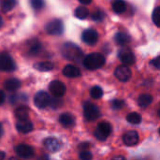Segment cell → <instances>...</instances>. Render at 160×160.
<instances>
[{"mask_svg": "<svg viewBox=\"0 0 160 160\" xmlns=\"http://www.w3.org/2000/svg\"><path fill=\"white\" fill-rule=\"evenodd\" d=\"M61 53L64 56V58H66L68 61L71 62H81L82 60H83V52L81 50V48L72 43V42H66L61 49Z\"/></svg>", "mask_w": 160, "mask_h": 160, "instance_id": "1", "label": "cell"}, {"mask_svg": "<svg viewBox=\"0 0 160 160\" xmlns=\"http://www.w3.org/2000/svg\"><path fill=\"white\" fill-rule=\"evenodd\" d=\"M83 66L89 70H95L100 68L105 64V57L98 52H93L86 55L82 60Z\"/></svg>", "mask_w": 160, "mask_h": 160, "instance_id": "2", "label": "cell"}, {"mask_svg": "<svg viewBox=\"0 0 160 160\" xmlns=\"http://www.w3.org/2000/svg\"><path fill=\"white\" fill-rule=\"evenodd\" d=\"M16 69V64L13 58L7 52L0 53V71L11 72Z\"/></svg>", "mask_w": 160, "mask_h": 160, "instance_id": "3", "label": "cell"}, {"mask_svg": "<svg viewBox=\"0 0 160 160\" xmlns=\"http://www.w3.org/2000/svg\"><path fill=\"white\" fill-rule=\"evenodd\" d=\"M83 115L87 121H95L100 116L99 109L90 102H86L83 106Z\"/></svg>", "mask_w": 160, "mask_h": 160, "instance_id": "4", "label": "cell"}, {"mask_svg": "<svg viewBox=\"0 0 160 160\" xmlns=\"http://www.w3.org/2000/svg\"><path fill=\"white\" fill-rule=\"evenodd\" d=\"M46 31L52 36H60L64 33V23L59 19H53L46 25Z\"/></svg>", "mask_w": 160, "mask_h": 160, "instance_id": "5", "label": "cell"}, {"mask_svg": "<svg viewBox=\"0 0 160 160\" xmlns=\"http://www.w3.org/2000/svg\"><path fill=\"white\" fill-rule=\"evenodd\" d=\"M112 126L108 122H102L98 124L95 131V136L99 141H105L112 133Z\"/></svg>", "mask_w": 160, "mask_h": 160, "instance_id": "6", "label": "cell"}, {"mask_svg": "<svg viewBox=\"0 0 160 160\" xmlns=\"http://www.w3.org/2000/svg\"><path fill=\"white\" fill-rule=\"evenodd\" d=\"M51 98L48 93L44 91L38 92L34 97V104L38 109H44L50 105Z\"/></svg>", "mask_w": 160, "mask_h": 160, "instance_id": "7", "label": "cell"}, {"mask_svg": "<svg viewBox=\"0 0 160 160\" xmlns=\"http://www.w3.org/2000/svg\"><path fill=\"white\" fill-rule=\"evenodd\" d=\"M49 90L54 98H62L66 93V85L60 81H52L49 85Z\"/></svg>", "mask_w": 160, "mask_h": 160, "instance_id": "8", "label": "cell"}, {"mask_svg": "<svg viewBox=\"0 0 160 160\" xmlns=\"http://www.w3.org/2000/svg\"><path fill=\"white\" fill-rule=\"evenodd\" d=\"M118 57H119L120 61L124 65H127V66H131L136 61V57H135L134 53L128 49L120 50V52H118Z\"/></svg>", "mask_w": 160, "mask_h": 160, "instance_id": "9", "label": "cell"}, {"mask_svg": "<svg viewBox=\"0 0 160 160\" xmlns=\"http://www.w3.org/2000/svg\"><path fill=\"white\" fill-rule=\"evenodd\" d=\"M115 77L121 82H128L131 78V70L127 65H122L116 68L114 71Z\"/></svg>", "mask_w": 160, "mask_h": 160, "instance_id": "10", "label": "cell"}, {"mask_svg": "<svg viewBox=\"0 0 160 160\" xmlns=\"http://www.w3.org/2000/svg\"><path fill=\"white\" fill-rule=\"evenodd\" d=\"M82 39L88 45H95L98 40V33L94 29H86L82 32Z\"/></svg>", "mask_w": 160, "mask_h": 160, "instance_id": "11", "label": "cell"}, {"mask_svg": "<svg viewBox=\"0 0 160 160\" xmlns=\"http://www.w3.org/2000/svg\"><path fill=\"white\" fill-rule=\"evenodd\" d=\"M15 152L18 157L22 158H31L34 156V149L27 144H19L15 148Z\"/></svg>", "mask_w": 160, "mask_h": 160, "instance_id": "12", "label": "cell"}, {"mask_svg": "<svg viewBox=\"0 0 160 160\" xmlns=\"http://www.w3.org/2000/svg\"><path fill=\"white\" fill-rule=\"evenodd\" d=\"M43 145L50 152H57L62 148V143L59 140L53 137H49L44 140Z\"/></svg>", "mask_w": 160, "mask_h": 160, "instance_id": "13", "label": "cell"}, {"mask_svg": "<svg viewBox=\"0 0 160 160\" xmlns=\"http://www.w3.org/2000/svg\"><path fill=\"white\" fill-rule=\"evenodd\" d=\"M123 142L126 145L128 146H134L138 143L139 142V134L135 130H130L128 131L124 136H123Z\"/></svg>", "mask_w": 160, "mask_h": 160, "instance_id": "14", "label": "cell"}, {"mask_svg": "<svg viewBox=\"0 0 160 160\" xmlns=\"http://www.w3.org/2000/svg\"><path fill=\"white\" fill-rule=\"evenodd\" d=\"M33 124L28 120H19L18 123L16 124V128L20 133L22 134H26L29 133L33 130Z\"/></svg>", "mask_w": 160, "mask_h": 160, "instance_id": "15", "label": "cell"}, {"mask_svg": "<svg viewBox=\"0 0 160 160\" xmlns=\"http://www.w3.org/2000/svg\"><path fill=\"white\" fill-rule=\"evenodd\" d=\"M59 122L65 128H72L75 125V118L71 113L65 112L60 115Z\"/></svg>", "mask_w": 160, "mask_h": 160, "instance_id": "16", "label": "cell"}, {"mask_svg": "<svg viewBox=\"0 0 160 160\" xmlns=\"http://www.w3.org/2000/svg\"><path fill=\"white\" fill-rule=\"evenodd\" d=\"M63 74L68 78H76L81 75V71L77 67L72 66V65H68L64 68Z\"/></svg>", "mask_w": 160, "mask_h": 160, "instance_id": "17", "label": "cell"}, {"mask_svg": "<svg viewBox=\"0 0 160 160\" xmlns=\"http://www.w3.org/2000/svg\"><path fill=\"white\" fill-rule=\"evenodd\" d=\"M114 40L115 42L120 45V46H125L127 44H128L131 41V38L129 35H128L127 33L124 32H118L115 34L114 36Z\"/></svg>", "mask_w": 160, "mask_h": 160, "instance_id": "18", "label": "cell"}, {"mask_svg": "<svg viewBox=\"0 0 160 160\" xmlns=\"http://www.w3.org/2000/svg\"><path fill=\"white\" fill-rule=\"evenodd\" d=\"M21 85H22L21 82L18 79H15V78L9 79V80H8L5 82V88H6V90H8L9 92L16 91L17 89H19L21 87Z\"/></svg>", "mask_w": 160, "mask_h": 160, "instance_id": "19", "label": "cell"}, {"mask_svg": "<svg viewBox=\"0 0 160 160\" xmlns=\"http://www.w3.org/2000/svg\"><path fill=\"white\" fill-rule=\"evenodd\" d=\"M30 111L25 106H21L15 110V116L18 120H26L29 117Z\"/></svg>", "mask_w": 160, "mask_h": 160, "instance_id": "20", "label": "cell"}, {"mask_svg": "<svg viewBox=\"0 0 160 160\" xmlns=\"http://www.w3.org/2000/svg\"><path fill=\"white\" fill-rule=\"evenodd\" d=\"M153 101V98L149 94H142L138 98V104L142 108H146L148 107Z\"/></svg>", "mask_w": 160, "mask_h": 160, "instance_id": "21", "label": "cell"}, {"mask_svg": "<svg viewBox=\"0 0 160 160\" xmlns=\"http://www.w3.org/2000/svg\"><path fill=\"white\" fill-rule=\"evenodd\" d=\"M17 0H0V8L4 12L10 11L16 6Z\"/></svg>", "mask_w": 160, "mask_h": 160, "instance_id": "22", "label": "cell"}, {"mask_svg": "<svg viewBox=\"0 0 160 160\" xmlns=\"http://www.w3.org/2000/svg\"><path fill=\"white\" fill-rule=\"evenodd\" d=\"M112 9L115 13L121 14L126 11L127 9V4L124 0H115L112 3Z\"/></svg>", "mask_w": 160, "mask_h": 160, "instance_id": "23", "label": "cell"}, {"mask_svg": "<svg viewBox=\"0 0 160 160\" xmlns=\"http://www.w3.org/2000/svg\"><path fill=\"white\" fill-rule=\"evenodd\" d=\"M34 68L38 71H50L54 68V66L52 62H40L35 64Z\"/></svg>", "mask_w": 160, "mask_h": 160, "instance_id": "24", "label": "cell"}, {"mask_svg": "<svg viewBox=\"0 0 160 160\" xmlns=\"http://www.w3.org/2000/svg\"><path fill=\"white\" fill-rule=\"evenodd\" d=\"M89 15V10L85 8V7H78L75 9V16L80 19V20H84L85 18H87Z\"/></svg>", "mask_w": 160, "mask_h": 160, "instance_id": "25", "label": "cell"}, {"mask_svg": "<svg viewBox=\"0 0 160 160\" xmlns=\"http://www.w3.org/2000/svg\"><path fill=\"white\" fill-rule=\"evenodd\" d=\"M127 120L132 125H139L142 122V115L138 112H131L127 116Z\"/></svg>", "mask_w": 160, "mask_h": 160, "instance_id": "26", "label": "cell"}, {"mask_svg": "<svg viewBox=\"0 0 160 160\" xmlns=\"http://www.w3.org/2000/svg\"><path fill=\"white\" fill-rule=\"evenodd\" d=\"M41 50H42V45H41L40 42H38V41L37 40V41H34V42L30 45L29 53L32 54V55H36V54L39 53Z\"/></svg>", "mask_w": 160, "mask_h": 160, "instance_id": "27", "label": "cell"}, {"mask_svg": "<svg viewBox=\"0 0 160 160\" xmlns=\"http://www.w3.org/2000/svg\"><path fill=\"white\" fill-rule=\"evenodd\" d=\"M90 95L94 99H98L103 96V90L99 86H94L90 91Z\"/></svg>", "mask_w": 160, "mask_h": 160, "instance_id": "28", "label": "cell"}, {"mask_svg": "<svg viewBox=\"0 0 160 160\" xmlns=\"http://www.w3.org/2000/svg\"><path fill=\"white\" fill-rule=\"evenodd\" d=\"M152 19H153V22H155V24L160 27V7H158L155 8V10L153 11V14H152Z\"/></svg>", "mask_w": 160, "mask_h": 160, "instance_id": "29", "label": "cell"}, {"mask_svg": "<svg viewBox=\"0 0 160 160\" xmlns=\"http://www.w3.org/2000/svg\"><path fill=\"white\" fill-rule=\"evenodd\" d=\"M91 17H92L93 21L99 22V21H102L105 18V13L102 10H96L95 12L92 13Z\"/></svg>", "mask_w": 160, "mask_h": 160, "instance_id": "30", "label": "cell"}, {"mask_svg": "<svg viewBox=\"0 0 160 160\" xmlns=\"http://www.w3.org/2000/svg\"><path fill=\"white\" fill-rule=\"evenodd\" d=\"M29 1H30L31 7L34 9H37V10L41 9L44 7V5H45L44 0H29Z\"/></svg>", "mask_w": 160, "mask_h": 160, "instance_id": "31", "label": "cell"}, {"mask_svg": "<svg viewBox=\"0 0 160 160\" xmlns=\"http://www.w3.org/2000/svg\"><path fill=\"white\" fill-rule=\"evenodd\" d=\"M111 104H112V108L113 110H120L124 107L125 101L121 100V99H113Z\"/></svg>", "mask_w": 160, "mask_h": 160, "instance_id": "32", "label": "cell"}, {"mask_svg": "<svg viewBox=\"0 0 160 160\" xmlns=\"http://www.w3.org/2000/svg\"><path fill=\"white\" fill-rule=\"evenodd\" d=\"M60 98H51V102H50V105L49 106H51L52 108H53V109H57V108H59L63 103H62V101H61V99H59Z\"/></svg>", "mask_w": 160, "mask_h": 160, "instance_id": "33", "label": "cell"}, {"mask_svg": "<svg viewBox=\"0 0 160 160\" xmlns=\"http://www.w3.org/2000/svg\"><path fill=\"white\" fill-rule=\"evenodd\" d=\"M80 158L82 160H90L93 158V156L92 154L87 151V150H82L81 153H80Z\"/></svg>", "mask_w": 160, "mask_h": 160, "instance_id": "34", "label": "cell"}, {"mask_svg": "<svg viewBox=\"0 0 160 160\" xmlns=\"http://www.w3.org/2000/svg\"><path fill=\"white\" fill-rule=\"evenodd\" d=\"M152 65L156 68H158L160 69V55L159 56H158V57H156L154 60H152Z\"/></svg>", "mask_w": 160, "mask_h": 160, "instance_id": "35", "label": "cell"}, {"mask_svg": "<svg viewBox=\"0 0 160 160\" xmlns=\"http://www.w3.org/2000/svg\"><path fill=\"white\" fill-rule=\"evenodd\" d=\"M5 100H6V95L2 90H0V105H2L5 102Z\"/></svg>", "mask_w": 160, "mask_h": 160, "instance_id": "36", "label": "cell"}, {"mask_svg": "<svg viewBox=\"0 0 160 160\" xmlns=\"http://www.w3.org/2000/svg\"><path fill=\"white\" fill-rule=\"evenodd\" d=\"M80 148L81 149H87V148H89V143H82L81 145H80Z\"/></svg>", "mask_w": 160, "mask_h": 160, "instance_id": "37", "label": "cell"}, {"mask_svg": "<svg viewBox=\"0 0 160 160\" xmlns=\"http://www.w3.org/2000/svg\"><path fill=\"white\" fill-rule=\"evenodd\" d=\"M79 1H80V3H82L83 5H88L92 2V0H79Z\"/></svg>", "mask_w": 160, "mask_h": 160, "instance_id": "38", "label": "cell"}, {"mask_svg": "<svg viewBox=\"0 0 160 160\" xmlns=\"http://www.w3.org/2000/svg\"><path fill=\"white\" fill-rule=\"evenodd\" d=\"M5 158H6V155H5V153H4V152H2V151H0V160L4 159Z\"/></svg>", "mask_w": 160, "mask_h": 160, "instance_id": "39", "label": "cell"}, {"mask_svg": "<svg viewBox=\"0 0 160 160\" xmlns=\"http://www.w3.org/2000/svg\"><path fill=\"white\" fill-rule=\"evenodd\" d=\"M3 135V127H2V125L0 124V137Z\"/></svg>", "mask_w": 160, "mask_h": 160, "instance_id": "40", "label": "cell"}, {"mask_svg": "<svg viewBox=\"0 0 160 160\" xmlns=\"http://www.w3.org/2000/svg\"><path fill=\"white\" fill-rule=\"evenodd\" d=\"M114 159H125V158L124 157H116V158H114Z\"/></svg>", "mask_w": 160, "mask_h": 160, "instance_id": "41", "label": "cell"}, {"mask_svg": "<svg viewBox=\"0 0 160 160\" xmlns=\"http://www.w3.org/2000/svg\"><path fill=\"white\" fill-rule=\"evenodd\" d=\"M2 24H3V20H2V17L0 16V27L2 26Z\"/></svg>", "mask_w": 160, "mask_h": 160, "instance_id": "42", "label": "cell"}, {"mask_svg": "<svg viewBox=\"0 0 160 160\" xmlns=\"http://www.w3.org/2000/svg\"><path fill=\"white\" fill-rule=\"evenodd\" d=\"M158 115H159V117H160V109H159V111H158Z\"/></svg>", "mask_w": 160, "mask_h": 160, "instance_id": "43", "label": "cell"}, {"mask_svg": "<svg viewBox=\"0 0 160 160\" xmlns=\"http://www.w3.org/2000/svg\"><path fill=\"white\" fill-rule=\"evenodd\" d=\"M159 133H160V128H159Z\"/></svg>", "mask_w": 160, "mask_h": 160, "instance_id": "44", "label": "cell"}]
</instances>
